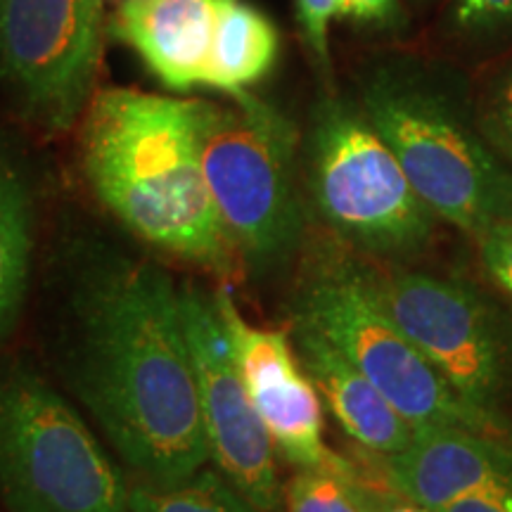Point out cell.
Wrapping results in <instances>:
<instances>
[{
  "instance_id": "obj_1",
  "label": "cell",
  "mask_w": 512,
  "mask_h": 512,
  "mask_svg": "<svg viewBox=\"0 0 512 512\" xmlns=\"http://www.w3.org/2000/svg\"><path fill=\"white\" fill-rule=\"evenodd\" d=\"M62 328L69 389L133 479L176 482L207 465L181 297L162 268L119 249H86Z\"/></svg>"
},
{
  "instance_id": "obj_2",
  "label": "cell",
  "mask_w": 512,
  "mask_h": 512,
  "mask_svg": "<svg viewBox=\"0 0 512 512\" xmlns=\"http://www.w3.org/2000/svg\"><path fill=\"white\" fill-rule=\"evenodd\" d=\"M202 98L102 88L79 121L88 188L126 230L228 280L238 271L200 157Z\"/></svg>"
},
{
  "instance_id": "obj_3",
  "label": "cell",
  "mask_w": 512,
  "mask_h": 512,
  "mask_svg": "<svg viewBox=\"0 0 512 512\" xmlns=\"http://www.w3.org/2000/svg\"><path fill=\"white\" fill-rule=\"evenodd\" d=\"M358 107L439 221L477 238L512 219V169L486 143L458 62L380 50L356 74Z\"/></svg>"
},
{
  "instance_id": "obj_4",
  "label": "cell",
  "mask_w": 512,
  "mask_h": 512,
  "mask_svg": "<svg viewBox=\"0 0 512 512\" xmlns=\"http://www.w3.org/2000/svg\"><path fill=\"white\" fill-rule=\"evenodd\" d=\"M202 100L200 157L223 233L242 264H285L304 233L299 133L283 112L249 91Z\"/></svg>"
},
{
  "instance_id": "obj_5",
  "label": "cell",
  "mask_w": 512,
  "mask_h": 512,
  "mask_svg": "<svg viewBox=\"0 0 512 512\" xmlns=\"http://www.w3.org/2000/svg\"><path fill=\"white\" fill-rule=\"evenodd\" d=\"M128 489L72 403L27 363L0 358L3 512H128Z\"/></svg>"
},
{
  "instance_id": "obj_6",
  "label": "cell",
  "mask_w": 512,
  "mask_h": 512,
  "mask_svg": "<svg viewBox=\"0 0 512 512\" xmlns=\"http://www.w3.org/2000/svg\"><path fill=\"white\" fill-rule=\"evenodd\" d=\"M294 325L332 344L413 427L460 430L512 439V425L479 411L448 387L387 316L368 273L351 261H323L306 275L294 299Z\"/></svg>"
},
{
  "instance_id": "obj_7",
  "label": "cell",
  "mask_w": 512,
  "mask_h": 512,
  "mask_svg": "<svg viewBox=\"0 0 512 512\" xmlns=\"http://www.w3.org/2000/svg\"><path fill=\"white\" fill-rule=\"evenodd\" d=\"M304 152L313 209L344 242L377 256H408L430 242L439 219L358 102L325 88Z\"/></svg>"
},
{
  "instance_id": "obj_8",
  "label": "cell",
  "mask_w": 512,
  "mask_h": 512,
  "mask_svg": "<svg viewBox=\"0 0 512 512\" xmlns=\"http://www.w3.org/2000/svg\"><path fill=\"white\" fill-rule=\"evenodd\" d=\"M370 290L460 399L503 415L512 394V318L460 280L430 273H368Z\"/></svg>"
},
{
  "instance_id": "obj_9",
  "label": "cell",
  "mask_w": 512,
  "mask_h": 512,
  "mask_svg": "<svg viewBox=\"0 0 512 512\" xmlns=\"http://www.w3.org/2000/svg\"><path fill=\"white\" fill-rule=\"evenodd\" d=\"M105 31L102 0H0V81L22 117L46 133L79 124Z\"/></svg>"
},
{
  "instance_id": "obj_10",
  "label": "cell",
  "mask_w": 512,
  "mask_h": 512,
  "mask_svg": "<svg viewBox=\"0 0 512 512\" xmlns=\"http://www.w3.org/2000/svg\"><path fill=\"white\" fill-rule=\"evenodd\" d=\"M178 297L211 465L256 508L283 512L278 451L235 366L214 294L185 285Z\"/></svg>"
},
{
  "instance_id": "obj_11",
  "label": "cell",
  "mask_w": 512,
  "mask_h": 512,
  "mask_svg": "<svg viewBox=\"0 0 512 512\" xmlns=\"http://www.w3.org/2000/svg\"><path fill=\"white\" fill-rule=\"evenodd\" d=\"M235 366L280 458L297 470L354 472L323 439V399L285 330L261 328L242 316L228 285L214 292Z\"/></svg>"
},
{
  "instance_id": "obj_12",
  "label": "cell",
  "mask_w": 512,
  "mask_h": 512,
  "mask_svg": "<svg viewBox=\"0 0 512 512\" xmlns=\"http://www.w3.org/2000/svg\"><path fill=\"white\" fill-rule=\"evenodd\" d=\"M382 460L389 489L432 510L512 484V439L460 427H422Z\"/></svg>"
},
{
  "instance_id": "obj_13",
  "label": "cell",
  "mask_w": 512,
  "mask_h": 512,
  "mask_svg": "<svg viewBox=\"0 0 512 512\" xmlns=\"http://www.w3.org/2000/svg\"><path fill=\"white\" fill-rule=\"evenodd\" d=\"M230 0H124L107 34L136 53L169 91L204 88V72Z\"/></svg>"
},
{
  "instance_id": "obj_14",
  "label": "cell",
  "mask_w": 512,
  "mask_h": 512,
  "mask_svg": "<svg viewBox=\"0 0 512 512\" xmlns=\"http://www.w3.org/2000/svg\"><path fill=\"white\" fill-rule=\"evenodd\" d=\"M294 347L320 399L358 446L375 456H394L411 444L413 427L332 344L294 325Z\"/></svg>"
},
{
  "instance_id": "obj_15",
  "label": "cell",
  "mask_w": 512,
  "mask_h": 512,
  "mask_svg": "<svg viewBox=\"0 0 512 512\" xmlns=\"http://www.w3.org/2000/svg\"><path fill=\"white\" fill-rule=\"evenodd\" d=\"M278 55L280 34L273 19L247 0H230L221 12L204 88L223 95L249 91L271 72Z\"/></svg>"
},
{
  "instance_id": "obj_16",
  "label": "cell",
  "mask_w": 512,
  "mask_h": 512,
  "mask_svg": "<svg viewBox=\"0 0 512 512\" xmlns=\"http://www.w3.org/2000/svg\"><path fill=\"white\" fill-rule=\"evenodd\" d=\"M34 209L27 183L0 159V344L15 330L29 292Z\"/></svg>"
},
{
  "instance_id": "obj_17",
  "label": "cell",
  "mask_w": 512,
  "mask_h": 512,
  "mask_svg": "<svg viewBox=\"0 0 512 512\" xmlns=\"http://www.w3.org/2000/svg\"><path fill=\"white\" fill-rule=\"evenodd\" d=\"M434 43L453 62L496 60L512 50V0H446Z\"/></svg>"
},
{
  "instance_id": "obj_18",
  "label": "cell",
  "mask_w": 512,
  "mask_h": 512,
  "mask_svg": "<svg viewBox=\"0 0 512 512\" xmlns=\"http://www.w3.org/2000/svg\"><path fill=\"white\" fill-rule=\"evenodd\" d=\"M128 512H264L221 475L216 467H200L176 482L133 479Z\"/></svg>"
},
{
  "instance_id": "obj_19",
  "label": "cell",
  "mask_w": 512,
  "mask_h": 512,
  "mask_svg": "<svg viewBox=\"0 0 512 512\" xmlns=\"http://www.w3.org/2000/svg\"><path fill=\"white\" fill-rule=\"evenodd\" d=\"M375 494L354 472L297 470L285 486V512H373Z\"/></svg>"
},
{
  "instance_id": "obj_20",
  "label": "cell",
  "mask_w": 512,
  "mask_h": 512,
  "mask_svg": "<svg viewBox=\"0 0 512 512\" xmlns=\"http://www.w3.org/2000/svg\"><path fill=\"white\" fill-rule=\"evenodd\" d=\"M475 95L477 124L486 143L512 169V50L484 64Z\"/></svg>"
},
{
  "instance_id": "obj_21",
  "label": "cell",
  "mask_w": 512,
  "mask_h": 512,
  "mask_svg": "<svg viewBox=\"0 0 512 512\" xmlns=\"http://www.w3.org/2000/svg\"><path fill=\"white\" fill-rule=\"evenodd\" d=\"M344 0H294V22L299 38L313 67L323 76L325 88L332 86V55H330V27L342 19Z\"/></svg>"
},
{
  "instance_id": "obj_22",
  "label": "cell",
  "mask_w": 512,
  "mask_h": 512,
  "mask_svg": "<svg viewBox=\"0 0 512 512\" xmlns=\"http://www.w3.org/2000/svg\"><path fill=\"white\" fill-rule=\"evenodd\" d=\"M477 242L486 275L512 302V219L486 228L477 235Z\"/></svg>"
},
{
  "instance_id": "obj_23",
  "label": "cell",
  "mask_w": 512,
  "mask_h": 512,
  "mask_svg": "<svg viewBox=\"0 0 512 512\" xmlns=\"http://www.w3.org/2000/svg\"><path fill=\"white\" fill-rule=\"evenodd\" d=\"M342 22L370 31H399L406 27L401 0H344Z\"/></svg>"
},
{
  "instance_id": "obj_24",
  "label": "cell",
  "mask_w": 512,
  "mask_h": 512,
  "mask_svg": "<svg viewBox=\"0 0 512 512\" xmlns=\"http://www.w3.org/2000/svg\"><path fill=\"white\" fill-rule=\"evenodd\" d=\"M437 512H512V484L501 489L482 491L477 496H467Z\"/></svg>"
},
{
  "instance_id": "obj_25",
  "label": "cell",
  "mask_w": 512,
  "mask_h": 512,
  "mask_svg": "<svg viewBox=\"0 0 512 512\" xmlns=\"http://www.w3.org/2000/svg\"><path fill=\"white\" fill-rule=\"evenodd\" d=\"M373 512H437V510L427 508V505L422 503H415L411 498L392 491V494H382V496L375 494Z\"/></svg>"
},
{
  "instance_id": "obj_26",
  "label": "cell",
  "mask_w": 512,
  "mask_h": 512,
  "mask_svg": "<svg viewBox=\"0 0 512 512\" xmlns=\"http://www.w3.org/2000/svg\"><path fill=\"white\" fill-rule=\"evenodd\" d=\"M415 3H420V5H430V3H441V0H415Z\"/></svg>"
},
{
  "instance_id": "obj_27",
  "label": "cell",
  "mask_w": 512,
  "mask_h": 512,
  "mask_svg": "<svg viewBox=\"0 0 512 512\" xmlns=\"http://www.w3.org/2000/svg\"><path fill=\"white\" fill-rule=\"evenodd\" d=\"M0 512H3V508H0Z\"/></svg>"
}]
</instances>
